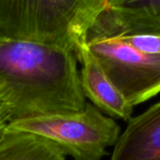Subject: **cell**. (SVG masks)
<instances>
[{
    "instance_id": "cell-1",
    "label": "cell",
    "mask_w": 160,
    "mask_h": 160,
    "mask_svg": "<svg viewBox=\"0 0 160 160\" xmlns=\"http://www.w3.org/2000/svg\"><path fill=\"white\" fill-rule=\"evenodd\" d=\"M77 62L75 53L58 47L0 38V82L11 121L82 111Z\"/></svg>"
},
{
    "instance_id": "cell-2",
    "label": "cell",
    "mask_w": 160,
    "mask_h": 160,
    "mask_svg": "<svg viewBox=\"0 0 160 160\" xmlns=\"http://www.w3.org/2000/svg\"><path fill=\"white\" fill-rule=\"evenodd\" d=\"M106 0H0V38L32 41L77 56Z\"/></svg>"
},
{
    "instance_id": "cell-3",
    "label": "cell",
    "mask_w": 160,
    "mask_h": 160,
    "mask_svg": "<svg viewBox=\"0 0 160 160\" xmlns=\"http://www.w3.org/2000/svg\"><path fill=\"white\" fill-rule=\"evenodd\" d=\"M6 129L43 138L75 160H101L121 135L120 126L88 102L78 112L14 120Z\"/></svg>"
},
{
    "instance_id": "cell-4",
    "label": "cell",
    "mask_w": 160,
    "mask_h": 160,
    "mask_svg": "<svg viewBox=\"0 0 160 160\" xmlns=\"http://www.w3.org/2000/svg\"><path fill=\"white\" fill-rule=\"evenodd\" d=\"M108 78L134 107L160 93V56L144 53L119 38L87 42Z\"/></svg>"
},
{
    "instance_id": "cell-5",
    "label": "cell",
    "mask_w": 160,
    "mask_h": 160,
    "mask_svg": "<svg viewBox=\"0 0 160 160\" xmlns=\"http://www.w3.org/2000/svg\"><path fill=\"white\" fill-rule=\"evenodd\" d=\"M136 35L160 36V0H106L87 42Z\"/></svg>"
},
{
    "instance_id": "cell-6",
    "label": "cell",
    "mask_w": 160,
    "mask_h": 160,
    "mask_svg": "<svg viewBox=\"0 0 160 160\" xmlns=\"http://www.w3.org/2000/svg\"><path fill=\"white\" fill-rule=\"evenodd\" d=\"M77 59L82 66L80 77L84 97L109 116L129 121L134 107L113 85L87 45L80 51Z\"/></svg>"
},
{
    "instance_id": "cell-7",
    "label": "cell",
    "mask_w": 160,
    "mask_h": 160,
    "mask_svg": "<svg viewBox=\"0 0 160 160\" xmlns=\"http://www.w3.org/2000/svg\"><path fill=\"white\" fill-rule=\"evenodd\" d=\"M111 160H160V101L131 117Z\"/></svg>"
},
{
    "instance_id": "cell-8",
    "label": "cell",
    "mask_w": 160,
    "mask_h": 160,
    "mask_svg": "<svg viewBox=\"0 0 160 160\" xmlns=\"http://www.w3.org/2000/svg\"><path fill=\"white\" fill-rule=\"evenodd\" d=\"M0 160H66V156L43 138L5 128L0 135Z\"/></svg>"
},
{
    "instance_id": "cell-9",
    "label": "cell",
    "mask_w": 160,
    "mask_h": 160,
    "mask_svg": "<svg viewBox=\"0 0 160 160\" xmlns=\"http://www.w3.org/2000/svg\"><path fill=\"white\" fill-rule=\"evenodd\" d=\"M119 38L144 53L160 56V36L136 35L120 37Z\"/></svg>"
},
{
    "instance_id": "cell-10",
    "label": "cell",
    "mask_w": 160,
    "mask_h": 160,
    "mask_svg": "<svg viewBox=\"0 0 160 160\" xmlns=\"http://www.w3.org/2000/svg\"><path fill=\"white\" fill-rule=\"evenodd\" d=\"M11 121V114L8 101L6 99V94L3 88L0 89V129L7 127Z\"/></svg>"
},
{
    "instance_id": "cell-11",
    "label": "cell",
    "mask_w": 160,
    "mask_h": 160,
    "mask_svg": "<svg viewBox=\"0 0 160 160\" xmlns=\"http://www.w3.org/2000/svg\"><path fill=\"white\" fill-rule=\"evenodd\" d=\"M5 128H6V127H5ZM5 128H2V129H0V135H1V134L4 132V130H5Z\"/></svg>"
},
{
    "instance_id": "cell-12",
    "label": "cell",
    "mask_w": 160,
    "mask_h": 160,
    "mask_svg": "<svg viewBox=\"0 0 160 160\" xmlns=\"http://www.w3.org/2000/svg\"><path fill=\"white\" fill-rule=\"evenodd\" d=\"M3 86H4V85H3V84H2V83L0 82V89H1V88H3Z\"/></svg>"
}]
</instances>
